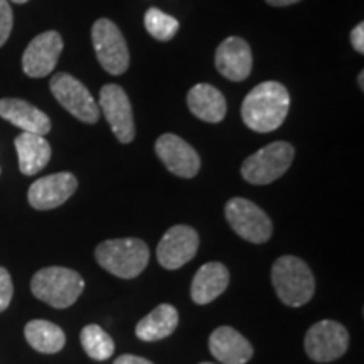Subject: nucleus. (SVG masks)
Here are the masks:
<instances>
[{
  "label": "nucleus",
  "mask_w": 364,
  "mask_h": 364,
  "mask_svg": "<svg viewBox=\"0 0 364 364\" xmlns=\"http://www.w3.org/2000/svg\"><path fill=\"white\" fill-rule=\"evenodd\" d=\"M289 108V90L277 81H265L255 86L243 100L241 118L250 130L270 134L284 124Z\"/></svg>",
  "instance_id": "obj_1"
},
{
  "label": "nucleus",
  "mask_w": 364,
  "mask_h": 364,
  "mask_svg": "<svg viewBox=\"0 0 364 364\" xmlns=\"http://www.w3.org/2000/svg\"><path fill=\"white\" fill-rule=\"evenodd\" d=\"M272 284L285 306L302 307L314 297L316 279L309 265L292 255H285L273 263Z\"/></svg>",
  "instance_id": "obj_2"
},
{
  "label": "nucleus",
  "mask_w": 364,
  "mask_h": 364,
  "mask_svg": "<svg viewBox=\"0 0 364 364\" xmlns=\"http://www.w3.org/2000/svg\"><path fill=\"white\" fill-rule=\"evenodd\" d=\"M98 265L118 279H135L147 267L149 247L139 238L107 240L95 252Z\"/></svg>",
  "instance_id": "obj_3"
},
{
  "label": "nucleus",
  "mask_w": 364,
  "mask_h": 364,
  "mask_svg": "<svg viewBox=\"0 0 364 364\" xmlns=\"http://www.w3.org/2000/svg\"><path fill=\"white\" fill-rule=\"evenodd\" d=\"M34 297L54 309H68L85 290V280L78 272L65 267L41 268L31 280Z\"/></svg>",
  "instance_id": "obj_4"
},
{
  "label": "nucleus",
  "mask_w": 364,
  "mask_h": 364,
  "mask_svg": "<svg viewBox=\"0 0 364 364\" xmlns=\"http://www.w3.org/2000/svg\"><path fill=\"white\" fill-rule=\"evenodd\" d=\"M294 147L287 142L268 144L250 156L241 166L243 179L255 186H265L280 179L290 169L294 161Z\"/></svg>",
  "instance_id": "obj_5"
},
{
  "label": "nucleus",
  "mask_w": 364,
  "mask_h": 364,
  "mask_svg": "<svg viewBox=\"0 0 364 364\" xmlns=\"http://www.w3.org/2000/svg\"><path fill=\"white\" fill-rule=\"evenodd\" d=\"M98 63L110 75H124L129 70L130 54L122 31L110 19H98L91 29Z\"/></svg>",
  "instance_id": "obj_6"
},
{
  "label": "nucleus",
  "mask_w": 364,
  "mask_h": 364,
  "mask_svg": "<svg viewBox=\"0 0 364 364\" xmlns=\"http://www.w3.org/2000/svg\"><path fill=\"white\" fill-rule=\"evenodd\" d=\"M226 220L233 231L250 243L260 245L272 238L273 225L262 208L245 198H233L226 203Z\"/></svg>",
  "instance_id": "obj_7"
},
{
  "label": "nucleus",
  "mask_w": 364,
  "mask_h": 364,
  "mask_svg": "<svg viewBox=\"0 0 364 364\" xmlns=\"http://www.w3.org/2000/svg\"><path fill=\"white\" fill-rule=\"evenodd\" d=\"M49 88L59 105L73 117L85 124H97L100 118V107L91 97L90 90L80 80L68 73H58L51 78Z\"/></svg>",
  "instance_id": "obj_8"
},
{
  "label": "nucleus",
  "mask_w": 364,
  "mask_h": 364,
  "mask_svg": "<svg viewBox=\"0 0 364 364\" xmlns=\"http://www.w3.org/2000/svg\"><path fill=\"white\" fill-rule=\"evenodd\" d=\"M349 346V334L336 321H321L306 334L307 356L317 363H331L344 356Z\"/></svg>",
  "instance_id": "obj_9"
},
{
  "label": "nucleus",
  "mask_w": 364,
  "mask_h": 364,
  "mask_svg": "<svg viewBox=\"0 0 364 364\" xmlns=\"http://www.w3.org/2000/svg\"><path fill=\"white\" fill-rule=\"evenodd\" d=\"M112 132L122 144H130L135 139L134 112L129 95L118 85H105L100 91V105Z\"/></svg>",
  "instance_id": "obj_10"
},
{
  "label": "nucleus",
  "mask_w": 364,
  "mask_h": 364,
  "mask_svg": "<svg viewBox=\"0 0 364 364\" xmlns=\"http://www.w3.org/2000/svg\"><path fill=\"white\" fill-rule=\"evenodd\" d=\"M199 248V236L191 226L177 225L166 231L157 247V260L167 270H177L193 260Z\"/></svg>",
  "instance_id": "obj_11"
},
{
  "label": "nucleus",
  "mask_w": 364,
  "mask_h": 364,
  "mask_svg": "<svg viewBox=\"0 0 364 364\" xmlns=\"http://www.w3.org/2000/svg\"><path fill=\"white\" fill-rule=\"evenodd\" d=\"M63 53V39L56 31H46L31 41L22 54V70L29 78L51 75Z\"/></svg>",
  "instance_id": "obj_12"
},
{
  "label": "nucleus",
  "mask_w": 364,
  "mask_h": 364,
  "mask_svg": "<svg viewBox=\"0 0 364 364\" xmlns=\"http://www.w3.org/2000/svg\"><path fill=\"white\" fill-rule=\"evenodd\" d=\"M156 154L174 176L193 179L201 169V159L191 145L174 134H164L156 142Z\"/></svg>",
  "instance_id": "obj_13"
},
{
  "label": "nucleus",
  "mask_w": 364,
  "mask_h": 364,
  "mask_svg": "<svg viewBox=\"0 0 364 364\" xmlns=\"http://www.w3.org/2000/svg\"><path fill=\"white\" fill-rule=\"evenodd\" d=\"M78 189V181L71 172H58L41 177L29 188L27 199L34 209L48 211L63 206Z\"/></svg>",
  "instance_id": "obj_14"
},
{
  "label": "nucleus",
  "mask_w": 364,
  "mask_h": 364,
  "mask_svg": "<svg viewBox=\"0 0 364 364\" xmlns=\"http://www.w3.org/2000/svg\"><path fill=\"white\" fill-rule=\"evenodd\" d=\"M216 68L230 81H243L252 73V49L245 39L231 36L216 49Z\"/></svg>",
  "instance_id": "obj_15"
},
{
  "label": "nucleus",
  "mask_w": 364,
  "mask_h": 364,
  "mask_svg": "<svg viewBox=\"0 0 364 364\" xmlns=\"http://www.w3.org/2000/svg\"><path fill=\"white\" fill-rule=\"evenodd\" d=\"M209 351L223 364H247L253 356L250 341L230 326H221L209 336Z\"/></svg>",
  "instance_id": "obj_16"
},
{
  "label": "nucleus",
  "mask_w": 364,
  "mask_h": 364,
  "mask_svg": "<svg viewBox=\"0 0 364 364\" xmlns=\"http://www.w3.org/2000/svg\"><path fill=\"white\" fill-rule=\"evenodd\" d=\"M0 117L4 120L11 122L12 125L19 127L22 132H29V134L46 135L51 130V120H49V117L44 112H41L39 108H36L34 105L26 102V100H0Z\"/></svg>",
  "instance_id": "obj_17"
},
{
  "label": "nucleus",
  "mask_w": 364,
  "mask_h": 364,
  "mask_svg": "<svg viewBox=\"0 0 364 364\" xmlns=\"http://www.w3.org/2000/svg\"><path fill=\"white\" fill-rule=\"evenodd\" d=\"M228 284H230V272L223 263H204L194 275L193 285H191V297L199 306H206L225 292Z\"/></svg>",
  "instance_id": "obj_18"
},
{
  "label": "nucleus",
  "mask_w": 364,
  "mask_h": 364,
  "mask_svg": "<svg viewBox=\"0 0 364 364\" xmlns=\"http://www.w3.org/2000/svg\"><path fill=\"white\" fill-rule=\"evenodd\" d=\"M188 107L193 115L208 124H220L226 117V100L213 85L199 83L188 93Z\"/></svg>",
  "instance_id": "obj_19"
},
{
  "label": "nucleus",
  "mask_w": 364,
  "mask_h": 364,
  "mask_svg": "<svg viewBox=\"0 0 364 364\" xmlns=\"http://www.w3.org/2000/svg\"><path fill=\"white\" fill-rule=\"evenodd\" d=\"M14 144L19 157V169L24 176L38 174L48 166L51 159V145L44 139V135L22 132Z\"/></svg>",
  "instance_id": "obj_20"
},
{
  "label": "nucleus",
  "mask_w": 364,
  "mask_h": 364,
  "mask_svg": "<svg viewBox=\"0 0 364 364\" xmlns=\"http://www.w3.org/2000/svg\"><path fill=\"white\" fill-rule=\"evenodd\" d=\"M179 324V312L174 306L162 304L145 316L135 327V334L140 341L154 343L164 338H169Z\"/></svg>",
  "instance_id": "obj_21"
},
{
  "label": "nucleus",
  "mask_w": 364,
  "mask_h": 364,
  "mask_svg": "<svg viewBox=\"0 0 364 364\" xmlns=\"http://www.w3.org/2000/svg\"><path fill=\"white\" fill-rule=\"evenodd\" d=\"M27 343L36 351L44 354H54L61 351L66 344V334L61 327L43 318H36L26 324L24 329Z\"/></svg>",
  "instance_id": "obj_22"
},
{
  "label": "nucleus",
  "mask_w": 364,
  "mask_h": 364,
  "mask_svg": "<svg viewBox=\"0 0 364 364\" xmlns=\"http://www.w3.org/2000/svg\"><path fill=\"white\" fill-rule=\"evenodd\" d=\"M80 341L85 353L91 359H95V361H107L115 353V343H113L110 334L97 324L83 327L80 334Z\"/></svg>",
  "instance_id": "obj_23"
},
{
  "label": "nucleus",
  "mask_w": 364,
  "mask_h": 364,
  "mask_svg": "<svg viewBox=\"0 0 364 364\" xmlns=\"http://www.w3.org/2000/svg\"><path fill=\"white\" fill-rule=\"evenodd\" d=\"M144 22L147 33L157 41H162V43L171 41L177 34V31H179V21L156 7L149 9L147 14H145Z\"/></svg>",
  "instance_id": "obj_24"
},
{
  "label": "nucleus",
  "mask_w": 364,
  "mask_h": 364,
  "mask_svg": "<svg viewBox=\"0 0 364 364\" xmlns=\"http://www.w3.org/2000/svg\"><path fill=\"white\" fill-rule=\"evenodd\" d=\"M14 14L7 0H0V48L7 43L9 36L12 33Z\"/></svg>",
  "instance_id": "obj_25"
},
{
  "label": "nucleus",
  "mask_w": 364,
  "mask_h": 364,
  "mask_svg": "<svg viewBox=\"0 0 364 364\" xmlns=\"http://www.w3.org/2000/svg\"><path fill=\"white\" fill-rule=\"evenodd\" d=\"M14 295L12 279L6 268L0 267V312H4L11 306V300Z\"/></svg>",
  "instance_id": "obj_26"
},
{
  "label": "nucleus",
  "mask_w": 364,
  "mask_h": 364,
  "mask_svg": "<svg viewBox=\"0 0 364 364\" xmlns=\"http://www.w3.org/2000/svg\"><path fill=\"white\" fill-rule=\"evenodd\" d=\"M351 44L354 48V51H358L359 54L364 53V24H358L353 29L351 33Z\"/></svg>",
  "instance_id": "obj_27"
},
{
  "label": "nucleus",
  "mask_w": 364,
  "mask_h": 364,
  "mask_svg": "<svg viewBox=\"0 0 364 364\" xmlns=\"http://www.w3.org/2000/svg\"><path fill=\"white\" fill-rule=\"evenodd\" d=\"M113 364H152L149 359L134 356V354H124V356H118Z\"/></svg>",
  "instance_id": "obj_28"
},
{
  "label": "nucleus",
  "mask_w": 364,
  "mask_h": 364,
  "mask_svg": "<svg viewBox=\"0 0 364 364\" xmlns=\"http://www.w3.org/2000/svg\"><path fill=\"white\" fill-rule=\"evenodd\" d=\"M267 2L273 7H285V6H292V4H297L300 0H267Z\"/></svg>",
  "instance_id": "obj_29"
},
{
  "label": "nucleus",
  "mask_w": 364,
  "mask_h": 364,
  "mask_svg": "<svg viewBox=\"0 0 364 364\" xmlns=\"http://www.w3.org/2000/svg\"><path fill=\"white\" fill-rule=\"evenodd\" d=\"M358 80H359V88L364 90V81H363V80H364V73H363V71L359 73V78H358Z\"/></svg>",
  "instance_id": "obj_30"
},
{
  "label": "nucleus",
  "mask_w": 364,
  "mask_h": 364,
  "mask_svg": "<svg viewBox=\"0 0 364 364\" xmlns=\"http://www.w3.org/2000/svg\"><path fill=\"white\" fill-rule=\"evenodd\" d=\"M11 2H14V4H26L27 0H11Z\"/></svg>",
  "instance_id": "obj_31"
},
{
  "label": "nucleus",
  "mask_w": 364,
  "mask_h": 364,
  "mask_svg": "<svg viewBox=\"0 0 364 364\" xmlns=\"http://www.w3.org/2000/svg\"><path fill=\"white\" fill-rule=\"evenodd\" d=\"M201 364H213V363H201Z\"/></svg>",
  "instance_id": "obj_32"
}]
</instances>
